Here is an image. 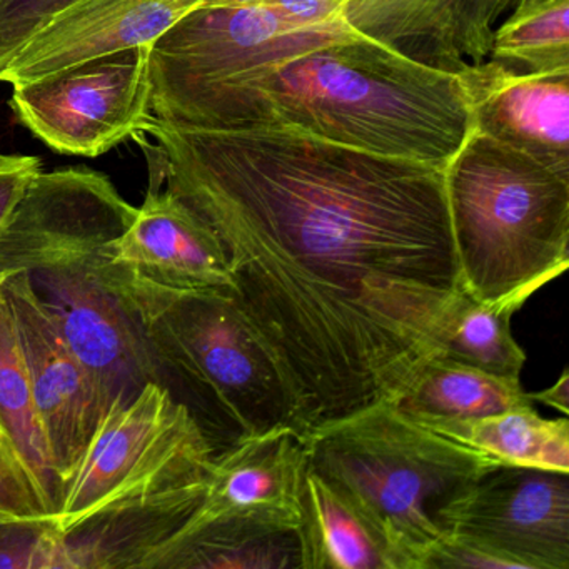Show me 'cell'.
<instances>
[{
  "label": "cell",
  "mask_w": 569,
  "mask_h": 569,
  "mask_svg": "<svg viewBox=\"0 0 569 569\" xmlns=\"http://www.w3.org/2000/svg\"><path fill=\"white\" fill-rule=\"evenodd\" d=\"M166 189L224 246L236 302L306 432L395 402L461 289L445 168L288 128L152 118Z\"/></svg>",
  "instance_id": "1"
},
{
  "label": "cell",
  "mask_w": 569,
  "mask_h": 569,
  "mask_svg": "<svg viewBox=\"0 0 569 569\" xmlns=\"http://www.w3.org/2000/svg\"><path fill=\"white\" fill-rule=\"evenodd\" d=\"M159 121L199 129L288 128L441 168L472 129L456 72L361 32L238 72Z\"/></svg>",
  "instance_id": "2"
},
{
  "label": "cell",
  "mask_w": 569,
  "mask_h": 569,
  "mask_svg": "<svg viewBox=\"0 0 569 569\" xmlns=\"http://www.w3.org/2000/svg\"><path fill=\"white\" fill-rule=\"evenodd\" d=\"M308 469L335 489L391 552L396 569H422L448 538L446 511L498 462L396 408H371L306 436Z\"/></svg>",
  "instance_id": "3"
},
{
  "label": "cell",
  "mask_w": 569,
  "mask_h": 569,
  "mask_svg": "<svg viewBox=\"0 0 569 569\" xmlns=\"http://www.w3.org/2000/svg\"><path fill=\"white\" fill-rule=\"evenodd\" d=\"M461 288L516 312L569 266V178L472 128L445 166Z\"/></svg>",
  "instance_id": "4"
},
{
  "label": "cell",
  "mask_w": 569,
  "mask_h": 569,
  "mask_svg": "<svg viewBox=\"0 0 569 569\" xmlns=\"http://www.w3.org/2000/svg\"><path fill=\"white\" fill-rule=\"evenodd\" d=\"M136 211L94 169L39 172L0 232V281L28 276L69 338L141 316L138 281L112 261Z\"/></svg>",
  "instance_id": "5"
},
{
  "label": "cell",
  "mask_w": 569,
  "mask_h": 569,
  "mask_svg": "<svg viewBox=\"0 0 569 569\" xmlns=\"http://www.w3.org/2000/svg\"><path fill=\"white\" fill-rule=\"evenodd\" d=\"M146 336L166 378L201 409L214 456L276 428L306 432L295 398L232 292H174L138 282Z\"/></svg>",
  "instance_id": "6"
},
{
  "label": "cell",
  "mask_w": 569,
  "mask_h": 569,
  "mask_svg": "<svg viewBox=\"0 0 569 569\" xmlns=\"http://www.w3.org/2000/svg\"><path fill=\"white\" fill-rule=\"evenodd\" d=\"M211 442L171 389L149 382L106 412L62 486L54 515L62 532L128 502L208 481Z\"/></svg>",
  "instance_id": "7"
},
{
  "label": "cell",
  "mask_w": 569,
  "mask_h": 569,
  "mask_svg": "<svg viewBox=\"0 0 569 569\" xmlns=\"http://www.w3.org/2000/svg\"><path fill=\"white\" fill-rule=\"evenodd\" d=\"M342 6L345 0H272L189 12L151 44L152 114L164 119L186 99L238 72L355 36Z\"/></svg>",
  "instance_id": "8"
},
{
  "label": "cell",
  "mask_w": 569,
  "mask_h": 569,
  "mask_svg": "<svg viewBox=\"0 0 569 569\" xmlns=\"http://www.w3.org/2000/svg\"><path fill=\"white\" fill-rule=\"evenodd\" d=\"M151 44L89 59L12 86V112L58 154L99 158L152 121Z\"/></svg>",
  "instance_id": "9"
},
{
  "label": "cell",
  "mask_w": 569,
  "mask_h": 569,
  "mask_svg": "<svg viewBox=\"0 0 569 569\" xmlns=\"http://www.w3.org/2000/svg\"><path fill=\"white\" fill-rule=\"evenodd\" d=\"M446 526L506 569H569V472L499 466L449 506Z\"/></svg>",
  "instance_id": "10"
},
{
  "label": "cell",
  "mask_w": 569,
  "mask_h": 569,
  "mask_svg": "<svg viewBox=\"0 0 569 569\" xmlns=\"http://www.w3.org/2000/svg\"><path fill=\"white\" fill-rule=\"evenodd\" d=\"M2 284L21 336L39 428L62 491L108 411L31 279L18 274Z\"/></svg>",
  "instance_id": "11"
},
{
  "label": "cell",
  "mask_w": 569,
  "mask_h": 569,
  "mask_svg": "<svg viewBox=\"0 0 569 569\" xmlns=\"http://www.w3.org/2000/svg\"><path fill=\"white\" fill-rule=\"evenodd\" d=\"M456 74L472 128L569 178V72H521L485 59Z\"/></svg>",
  "instance_id": "12"
},
{
  "label": "cell",
  "mask_w": 569,
  "mask_h": 569,
  "mask_svg": "<svg viewBox=\"0 0 569 569\" xmlns=\"http://www.w3.org/2000/svg\"><path fill=\"white\" fill-rule=\"evenodd\" d=\"M204 0H76L39 29L0 71L18 86L99 56L152 44Z\"/></svg>",
  "instance_id": "13"
},
{
  "label": "cell",
  "mask_w": 569,
  "mask_h": 569,
  "mask_svg": "<svg viewBox=\"0 0 569 569\" xmlns=\"http://www.w3.org/2000/svg\"><path fill=\"white\" fill-rule=\"evenodd\" d=\"M521 0H345L356 31L442 71L488 59L492 34Z\"/></svg>",
  "instance_id": "14"
},
{
  "label": "cell",
  "mask_w": 569,
  "mask_h": 569,
  "mask_svg": "<svg viewBox=\"0 0 569 569\" xmlns=\"http://www.w3.org/2000/svg\"><path fill=\"white\" fill-rule=\"evenodd\" d=\"M112 261L138 282L174 292H234L224 246L168 189L149 188Z\"/></svg>",
  "instance_id": "15"
},
{
  "label": "cell",
  "mask_w": 569,
  "mask_h": 569,
  "mask_svg": "<svg viewBox=\"0 0 569 569\" xmlns=\"http://www.w3.org/2000/svg\"><path fill=\"white\" fill-rule=\"evenodd\" d=\"M306 436L284 426L216 455L204 498L178 532L241 512L302 515L308 475Z\"/></svg>",
  "instance_id": "16"
},
{
  "label": "cell",
  "mask_w": 569,
  "mask_h": 569,
  "mask_svg": "<svg viewBox=\"0 0 569 569\" xmlns=\"http://www.w3.org/2000/svg\"><path fill=\"white\" fill-rule=\"evenodd\" d=\"M308 569L302 515L241 512L176 532L148 569Z\"/></svg>",
  "instance_id": "17"
},
{
  "label": "cell",
  "mask_w": 569,
  "mask_h": 569,
  "mask_svg": "<svg viewBox=\"0 0 569 569\" xmlns=\"http://www.w3.org/2000/svg\"><path fill=\"white\" fill-rule=\"evenodd\" d=\"M206 485L128 502L61 531L64 569H148L156 552L194 515Z\"/></svg>",
  "instance_id": "18"
},
{
  "label": "cell",
  "mask_w": 569,
  "mask_h": 569,
  "mask_svg": "<svg viewBox=\"0 0 569 569\" xmlns=\"http://www.w3.org/2000/svg\"><path fill=\"white\" fill-rule=\"evenodd\" d=\"M419 425L486 418L509 409L532 408L519 378L489 375L441 355H432L418 378L395 401Z\"/></svg>",
  "instance_id": "19"
},
{
  "label": "cell",
  "mask_w": 569,
  "mask_h": 569,
  "mask_svg": "<svg viewBox=\"0 0 569 569\" xmlns=\"http://www.w3.org/2000/svg\"><path fill=\"white\" fill-rule=\"evenodd\" d=\"M422 426L482 452L501 466L569 472L568 418H541L535 406L486 418Z\"/></svg>",
  "instance_id": "20"
},
{
  "label": "cell",
  "mask_w": 569,
  "mask_h": 569,
  "mask_svg": "<svg viewBox=\"0 0 569 569\" xmlns=\"http://www.w3.org/2000/svg\"><path fill=\"white\" fill-rule=\"evenodd\" d=\"M302 525L308 569H396L391 552L365 519L309 469Z\"/></svg>",
  "instance_id": "21"
},
{
  "label": "cell",
  "mask_w": 569,
  "mask_h": 569,
  "mask_svg": "<svg viewBox=\"0 0 569 569\" xmlns=\"http://www.w3.org/2000/svg\"><path fill=\"white\" fill-rule=\"evenodd\" d=\"M0 422L18 449L26 471L56 515L61 486L52 472L48 448L32 405L28 366L11 302L0 281Z\"/></svg>",
  "instance_id": "22"
},
{
  "label": "cell",
  "mask_w": 569,
  "mask_h": 569,
  "mask_svg": "<svg viewBox=\"0 0 569 569\" xmlns=\"http://www.w3.org/2000/svg\"><path fill=\"white\" fill-rule=\"evenodd\" d=\"M512 315L459 289L439 321L436 355L489 375L519 378L526 355L512 336Z\"/></svg>",
  "instance_id": "23"
},
{
  "label": "cell",
  "mask_w": 569,
  "mask_h": 569,
  "mask_svg": "<svg viewBox=\"0 0 569 569\" xmlns=\"http://www.w3.org/2000/svg\"><path fill=\"white\" fill-rule=\"evenodd\" d=\"M488 59L521 72H569V0H521L496 28Z\"/></svg>",
  "instance_id": "24"
},
{
  "label": "cell",
  "mask_w": 569,
  "mask_h": 569,
  "mask_svg": "<svg viewBox=\"0 0 569 569\" xmlns=\"http://www.w3.org/2000/svg\"><path fill=\"white\" fill-rule=\"evenodd\" d=\"M54 516L0 522V569H64Z\"/></svg>",
  "instance_id": "25"
},
{
  "label": "cell",
  "mask_w": 569,
  "mask_h": 569,
  "mask_svg": "<svg viewBox=\"0 0 569 569\" xmlns=\"http://www.w3.org/2000/svg\"><path fill=\"white\" fill-rule=\"evenodd\" d=\"M76 0H0V71L22 46Z\"/></svg>",
  "instance_id": "26"
},
{
  "label": "cell",
  "mask_w": 569,
  "mask_h": 569,
  "mask_svg": "<svg viewBox=\"0 0 569 569\" xmlns=\"http://www.w3.org/2000/svg\"><path fill=\"white\" fill-rule=\"evenodd\" d=\"M54 516L24 469L0 455V522Z\"/></svg>",
  "instance_id": "27"
},
{
  "label": "cell",
  "mask_w": 569,
  "mask_h": 569,
  "mask_svg": "<svg viewBox=\"0 0 569 569\" xmlns=\"http://www.w3.org/2000/svg\"><path fill=\"white\" fill-rule=\"evenodd\" d=\"M39 172H42V162L38 156L0 154V232L11 221Z\"/></svg>",
  "instance_id": "28"
},
{
  "label": "cell",
  "mask_w": 569,
  "mask_h": 569,
  "mask_svg": "<svg viewBox=\"0 0 569 569\" xmlns=\"http://www.w3.org/2000/svg\"><path fill=\"white\" fill-rule=\"evenodd\" d=\"M532 402H542L549 408L558 409L562 415H569V371L565 369L558 381L551 388L539 392H528Z\"/></svg>",
  "instance_id": "29"
},
{
  "label": "cell",
  "mask_w": 569,
  "mask_h": 569,
  "mask_svg": "<svg viewBox=\"0 0 569 569\" xmlns=\"http://www.w3.org/2000/svg\"><path fill=\"white\" fill-rule=\"evenodd\" d=\"M0 455L6 456V458L8 459H11L12 462H16V465H18L19 468H22L26 471L24 465H22L21 458H19L18 449H16L14 442H12L11 438H9L8 431H6L4 425H2V422H0ZM26 475L29 476V472L26 471ZM29 478H31V476H29ZM39 495H41V492H39Z\"/></svg>",
  "instance_id": "30"
},
{
  "label": "cell",
  "mask_w": 569,
  "mask_h": 569,
  "mask_svg": "<svg viewBox=\"0 0 569 569\" xmlns=\"http://www.w3.org/2000/svg\"><path fill=\"white\" fill-rule=\"evenodd\" d=\"M272 0H204L208 8H251V6L268 4Z\"/></svg>",
  "instance_id": "31"
}]
</instances>
